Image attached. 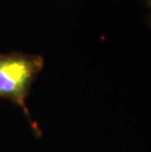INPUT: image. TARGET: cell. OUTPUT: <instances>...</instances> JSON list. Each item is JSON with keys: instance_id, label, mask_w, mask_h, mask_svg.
I'll return each instance as SVG.
<instances>
[{"instance_id": "6da1fadb", "label": "cell", "mask_w": 151, "mask_h": 152, "mask_svg": "<svg viewBox=\"0 0 151 152\" xmlns=\"http://www.w3.org/2000/svg\"><path fill=\"white\" fill-rule=\"evenodd\" d=\"M44 65L39 55L21 52L0 54V98L15 103L28 119L27 99L31 86Z\"/></svg>"}, {"instance_id": "7a4b0ae2", "label": "cell", "mask_w": 151, "mask_h": 152, "mask_svg": "<svg viewBox=\"0 0 151 152\" xmlns=\"http://www.w3.org/2000/svg\"><path fill=\"white\" fill-rule=\"evenodd\" d=\"M147 2H148V4H149V6H150V8H151V0H146ZM150 21H151V17H150Z\"/></svg>"}]
</instances>
